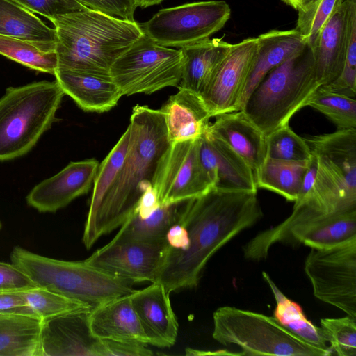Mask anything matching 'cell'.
<instances>
[{
	"instance_id": "836d02e7",
	"label": "cell",
	"mask_w": 356,
	"mask_h": 356,
	"mask_svg": "<svg viewBox=\"0 0 356 356\" xmlns=\"http://www.w3.org/2000/svg\"><path fill=\"white\" fill-rule=\"evenodd\" d=\"M330 119L338 129L356 128V101L345 95L327 91L321 86L307 102Z\"/></svg>"
},
{
	"instance_id": "f907efd6",
	"label": "cell",
	"mask_w": 356,
	"mask_h": 356,
	"mask_svg": "<svg viewBox=\"0 0 356 356\" xmlns=\"http://www.w3.org/2000/svg\"><path fill=\"white\" fill-rule=\"evenodd\" d=\"M163 0H135L137 7L145 8L152 6L158 5Z\"/></svg>"
},
{
	"instance_id": "2e32d148",
	"label": "cell",
	"mask_w": 356,
	"mask_h": 356,
	"mask_svg": "<svg viewBox=\"0 0 356 356\" xmlns=\"http://www.w3.org/2000/svg\"><path fill=\"white\" fill-rule=\"evenodd\" d=\"M99 167L95 159L70 162L56 175L35 186L27 204L41 213L55 212L90 190Z\"/></svg>"
},
{
	"instance_id": "1f68e13d",
	"label": "cell",
	"mask_w": 356,
	"mask_h": 356,
	"mask_svg": "<svg viewBox=\"0 0 356 356\" xmlns=\"http://www.w3.org/2000/svg\"><path fill=\"white\" fill-rule=\"evenodd\" d=\"M129 128L127 127L115 145L99 164L93 181V191L84 229L90 227L93 222L103 198L122 166L129 147Z\"/></svg>"
},
{
	"instance_id": "d4e9b609",
	"label": "cell",
	"mask_w": 356,
	"mask_h": 356,
	"mask_svg": "<svg viewBox=\"0 0 356 356\" xmlns=\"http://www.w3.org/2000/svg\"><path fill=\"white\" fill-rule=\"evenodd\" d=\"M232 45L219 38H208L179 48L182 54V67L178 87L200 95Z\"/></svg>"
},
{
	"instance_id": "f546056e",
	"label": "cell",
	"mask_w": 356,
	"mask_h": 356,
	"mask_svg": "<svg viewBox=\"0 0 356 356\" xmlns=\"http://www.w3.org/2000/svg\"><path fill=\"white\" fill-rule=\"evenodd\" d=\"M309 160L286 161L266 156L255 176L257 188L271 191L295 202L299 197Z\"/></svg>"
},
{
	"instance_id": "e575fe53",
	"label": "cell",
	"mask_w": 356,
	"mask_h": 356,
	"mask_svg": "<svg viewBox=\"0 0 356 356\" xmlns=\"http://www.w3.org/2000/svg\"><path fill=\"white\" fill-rule=\"evenodd\" d=\"M348 6L347 51L340 75L321 87L330 92L351 98L356 95V0H346Z\"/></svg>"
},
{
	"instance_id": "7c38bea8",
	"label": "cell",
	"mask_w": 356,
	"mask_h": 356,
	"mask_svg": "<svg viewBox=\"0 0 356 356\" xmlns=\"http://www.w3.org/2000/svg\"><path fill=\"white\" fill-rule=\"evenodd\" d=\"M200 139L172 143L163 156L152 184L161 205L197 198L213 188L200 159Z\"/></svg>"
},
{
	"instance_id": "4fadbf2b",
	"label": "cell",
	"mask_w": 356,
	"mask_h": 356,
	"mask_svg": "<svg viewBox=\"0 0 356 356\" xmlns=\"http://www.w3.org/2000/svg\"><path fill=\"white\" fill-rule=\"evenodd\" d=\"M167 241H144L114 236L84 260L90 266L131 284L154 282L163 265Z\"/></svg>"
},
{
	"instance_id": "4dcf8cb0",
	"label": "cell",
	"mask_w": 356,
	"mask_h": 356,
	"mask_svg": "<svg viewBox=\"0 0 356 356\" xmlns=\"http://www.w3.org/2000/svg\"><path fill=\"white\" fill-rule=\"evenodd\" d=\"M262 275L275 298L276 307L273 316L276 321L305 341L322 349L331 350L327 346V342L321 327L307 318L301 307L286 297L266 273L263 272Z\"/></svg>"
},
{
	"instance_id": "bcb514c9",
	"label": "cell",
	"mask_w": 356,
	"mask_h": 356,
	"mask_svg": "<svg viewBox=\"0 0 356 356\" xmlns=\"http://www.w3.org/2000/svg\"><path fill=\"white\" fill-rule=\"evenodd\" d=\"M161 204L153 188H149L141 197L134 213L142 218L150 215Z\"/></svg>"
},
{
	"instance_id": "d6986e66",
	"label": "cell",
	"mask_w": 356,
	"mask_h": 356,
	"mask_svg": "<svg viewBox=\"0 0 356 356\" xmlns=\"http://www.w3.org/2000/svg\"><path fill=\"white\" fill-rule=\"evenodd\" d=\"M54 75L65 95L84 111H108L123 96L110 74L58 68Z\"/></svg>"
},
{
	"instance_id": "83f0119b",
	"label": "cell",
	"mask_w": 356,
	"mask_h": 356,
	"mask_svg": "<svg viewBox=\"0 0 356 356\" xmlns=\"http://www.w3.org/2000/svg\"><path fill=\"white\" fill-rule=\"evenodd\" d=\"M42 319L25 314H0V356H38Z\"/></svg>"
},
{
	"instance_id": "681fc988",
	"label": "cell",
	"mask_w": 356,
	"mask_h": 356,
	"mask_svg": "<svg viewBox=\"0 0 356 356\" xmlns=\"http://www.w3.org/2000/svg\"><path fill=\"white\" fill-rule=\"evenodd\" d=\"M213 355V354H217V355H241L240 353H228L225 351H218V352H214V353H210V352H204L202 350H197L193 349H186V355Z\"/></svg>"
},
{
	"instance_id": "f6af8a7d",
	"label": "cell",
	"mask_w": 356,
	"mask_h": 356,
	"mask_svg": "<svg viewBox=\"0 0 356 356\" xmlns=\"http://www.w3.org/2000/svg\"><path fill=\"white\" fill-rule=\"evenodd\" d=\"M165 238L168 245L175 250H184L188 244L187 232L179 222L168 229Z\"/></svg>"
},
{
	"instance_id": "7402d4cb",
	"label": "cell",
	"mask_w": 356,
	"mask_h": 356,
	"mask_svg": "<svg viewBox=\"0 0 356 356\" xmlns=\"http://www.w3.org/2000/svg\"><path fill=\"white\" fill-rule=\"evenodd\" d=\"M348 6L346 0L328 19L312 49L317 81L330 83L341 73L346 57Z\"/></svg>"
},
{
	"instance_id": "816d5d0a",
	"label": "cell",
	"mask_w": 356,
	"mask_h": 356,
	"mask_svg": "<svg viewBox=\"0 0 356 356\" xmlns=\"http://www.w3.org/2000/svg\"><path fill=\"white\" fill-rule=\"evenodd\" d=\"M1 228H2V224H1V222L0 220V230L1 229Z\"/></svg>"
},
{
	"instance_id": "74e56055",
	"label": "cell",
	"mask_w": 356,
	"mask_h": 356,
	"mask_svg": "<svg viewBox=\"0 0 356 356\" xmlns=\"http://www.w3.org/2000/svg\"><path fill=\"white\" fill-rule=\"evenodd\" d=\"M344 0H317L308 8L299 11L295 30L306 45L312 49L319 34L334 11Z\"/></svg>"
},
{
	"instance_id": "b9f144b4",
	"label": "cell",
	"mask_w": 356,
	"mask_h": 356,
	"mask_svg": "<svg viewBox=\"0 0 356 356\" xmlns=\"http://www.w3.org/2000/svg\"><path fill=\"white\" fill-rule=\"evenodd\" d=\"M37 286L14 264L0 261V291L24 290Z\"/></svg>"
},
{
	"instance_id": "f35d334b",
	"label": "cell",
	"mask_w": 356,
	"mask_h": 356,
	"mask_svg": "<svg viewBox=\"0 0 356 356\" xmlns=\"http://www.w3.org/2000/svg\"><path fill=\"white\" fill-rule=\"evenodd\" d=\"M321 329L330 343L332 354L356 356V319L343 318H322Z\"/></svg>"
},
{
	"instance_id": "e0dca14e",
	"label": "cell",
	"mask_w": 356,
	"mask_h": 356,
	"mask_svg": "<svg viewBox=\"0 0 356 356\" xmlns=\"http://www.w3.org/2000/svg\"><path fill=\"white\" fill-rule=\"evenodd\" d=\"M199 156L213 188L257 192L254 173L248 163L227 144L207 131L200 139Z\"/></svg>"
},
{
	"instance_id": "ffe728a7",
	"label": "cell",
	"mask_w": 356,
	"mask_h": 356,
	"mask_svg": "<svg viewBox=\"0 0 356 356\" xmlns=\"http://www.w3.org/2000/svg\"><path fill=\"white\" fill-rule=\"evenodd\" d=\"M207 132L225 142L241 156L255 178L267 156L266 136L242 110L216 116Z\"/></svg>"
},
{
	"instance_id": "c3c4849f",
	"label": "cell",
	"mask_w": 356,
	"mask_h": 356,
	"mask_svg": "<svg viewBox=\"0 0 356 356\" xmlns=\"http://www.w3.org/2000/svg\"><path fill=\"white\" fill-rule=\"evenodd\" d=\"M298 12L305 10L317 0H281Z\"/></svg>"
},
{
	"instance_id": "8992f818",
	"label": "cell",
	"mask_w": 356,
	"mask_h": 356,
	"mask_svg": "<svg viewBox=\"0 0 356 356\" xmlns=\"http://www.w3.org/2000/svg\"><path fill=\"white\" fill-rule=\"evenodd\" d=\"M65 93L56 81L9 87L0 98V161L29 152L56 120Z\"/></svg>"
},
{
	"instance_id": "4316f807",
	"label": "cell",
	"mask_w": 356,
	"mask_h": 356,
	"mask_svg": "<svg viewBox=\"0 0 356 356\" xmlns=\"http://www.w3.org/2000/svg\"><path fill=\"white\" fill-rule=\"evenodd\" d=\"M0 35L25 40L43 51L56 50L55 29L12 0H0Z\"/></svg>"
},
{
	"instance_id": "7a4b0ae2",
	"label": "cell",
	"mask_w": 356,
	"mask_h": 356,
	"mask_svg": "<svg viewBox=\"0 0 356 356\" xmlns=\"http://www.w3.org/2000/svg\"><path fill=\"white\" fill-rule=\"evenodd\" d=\"M128 127L129 143L122 166L103 198L93 222L84 229L82 240L87 249L132 215L142 195L152 187L157 167L170 145L160 109L136 105Z\"/></svg>"
},
{
	"instance_id": "ba28073f",
	"label": "cell",
	"mask_w": 356,
	"mask_h": 356,
	"mask_svg": "<svg viewBox=\"0 0 356 356\" xmlns=\"http://www.w3.org/2000/svg\"><path fill=\"white\" fill-rule=\"evenodd\" d=\"M304 138L317 161L306 197L330 213L356 209V128Z\"/></svg>"
},
{
	"instance_id": "277c9868",
	"label": "cell",
	"mask_w": 356,
	"mask_h": 356,
	"mask_svg": "<svg viewBox=\"0 0 356 356\" xmlns=\"http://www.w3.org/2000/svg\"><path fill=\"white\" fill-rule=\"evenodd\" d=\"M318 87L313 51L306 45L266 75L242 111L266 136L289 123Z\"/></svg>"
},
{
	"instance_id": "30bf717a",
	"label": "cell",
	"mask_w": 356,
	"mask_h": 356,
	"mask_svg": "<svg viewBox=\"0 0 356 356\" xmlns=\"http://www.w3.org/2000/svg\"><path fill=\"white\" fill-rule=\"evenodd\" d=\"M230 15L225 1H197L161 9L139 26L156 44L179 49L210 38Z\"/></svg>"
},
{
	"instance_id": "7dc6e473",
	"label": "cell",
	"mask_w": 356,
	"mask_h": 356,
	"mask_svg": "<svg viewBox=\"0 0 356 356\" xmlns=\"http://www.w3.org/2000/svg\"><path fill=\"white\" fill-rule=\"evenodd\" d=\"M316 170H317L316 158L315 157V156L314 154H312V156L309 161L308 167L307 168V170H306L304 177H303L299 197L296 202L303 199L304 197L307 196L311 193V191L313 188V186H314L315 177H316Z\"/></svg>"
},
{
	"instance_id": "9c48e42d",
	"label": "cell",
	"mask_w": 356,
	"mask_h": 356,
	"mask_svg": "<svg viewBox=\"0 0 356 356\" xmlns=\"http://www.w3.org/2000/svg\"><path fill=\"white\" fill-rule=\"evenodd\" d=\"M182 54L143 35L113 63L109 73L123 95L151 94L179 86Z\"/></svg>"
},
{
	"instance_id": "f1b7e54d",
	"label": "cell",
	"mask_w": 356,
	"mask_h": 356,
	"mask_svg": "<svg viewBox=\"0 0 356 356\" xmlns=\"http://www.w3.org/2000/svg\"><path fill=\"white\" fill-rule=\"evenodd\" d=\"M188 200L160 205L145 218L133 213L115 236L152 242L166 241L168 229L179 222Z\"/></svg>"
},
{
	"instance_id": "60d3db41",
	"label": "cell",
	"mask_w": 356,
	"mask_h": 356,
	"mask_svg": "<svg viewBox=\"0 0 356 356\" xmlns=\"http://www.w3.org/2000/svg\"><path fill=\"white\" fill-rule=\"evenodd\" d=\"M88 8L121 19L134 20L135 0H77Z\"/></svg>"
},
{
	"instance_id": "ee69618b",
	"label": "cell",
	"mask_w": 356,
	"mask_h": 356,
	"mask_svg": "<svg viewBox=\"0 0 356 356\" xmlns=\"http://www.w3.org/2000/svg\"><path fill=\"white\" fill-rule=\"evenodd\" d=\"M9 313L36 316L28 306L23 290L0 291V314Z\"/></svg>"
},
{
	"instance_id": "3957f363",
	"label": "cell",
	"mask_w": 356,
	"mask_h": 356,
	"mask_svg": "<svg viewBox=\"0 0 356 356\" xmlns=\"http://www.w3.org/2000/svg\"><path fill=\"white\" fill-rule=\"evenodd\" d=\"M49 21L56 33L55 51L61 69L110 74L114 61L144 35L135 20L90 8Z\"/></svg>"
},
{
	"instance_id": "6da1fadb",
	"label": "cell",
	"mask_w": 356,
	"mask_h": 356,
	"mask_svg": "<svg viewBox=\"0 0 356 356\" xmlns=\"http://www.w3.org/2000/svg\"><path fill=\"white\" fill-rule=\"evenodd\" d=\"M257 192L212 188L189 200L179 222L186 229V249L168 245L154 282L171 292L197 286L211 257L227 243L261 218Z\"/></svg>"
},
{
	"instance_id": "ac0fdd59",
	"label": "cell",
	"mask_w": 356,
	"mask_h": 356,
	"mask_svg": "<svg viewBox=\"0 0 356 356\" xmlns=\"http://www.w3.org/2000/svg\"><path fill=\"white\" fill-rule=\"evenodd\" d=\"M158 282L131 294L132 306L139 318L149 344L169 348L176 342L178 322L170 297Z\"/></svg>"
},
{
	"instance_id": "cb8c5ba5",
	"label": "cell",
	"mask_w": 356,
	"mask_h": 356,
	"mask_svg": "<svg viewBox=\"0 0 356 356\" xmlns=\"http://www.w3.org/2000/svg\"><path fill=\"white\" fill-rule=\"evenodd\" d=\"M257 38V51L243 92L240 110L270 70L306 47L300 35L294 29L287 31L271 30Z\"/></svg>"
},
{
	"instance_id": "8d00e7d4",
	"label": "cell",
	"mask_w": 356,
	"mask_h": 356,
	"mask_svg": "<svg viewBox=\"0 0 356 356\" xmlns=\"http://www.w3.org/2000/svg\"><path fill=\"white\" fill-rule=\"evenodd\" d=\"M28 306L42 319L92 308L81 302L67 298L42 287L23 290Z\"/></svg>"
},
{
	"instance_id": "5b68a950",
	"label": "cell",
	"mask_w": 356,
	"mask_h": 356,
	"mask_svg": "<svg viewBox=\"0 0 356 356\" xmlns=\"http://www.w3.org/2000/svg\"><path fill=\"white\" fill-rule=\"evenodd\" d=\"M10 261L37 286L85 303L92 309L136 291L130 282L101 271L85 261L52 259L19 246L13 249Z\"/></svg>"
},
{
	"instance_id": "f5cc1de1",
	"label": "cell",
	"mask_w": 356,
	"mask_h": 356,
	"mask_svg": "<svg viewBox=\"0 0 356 356\" xmlns=\"http://www.w3.org/2000/svg\"><path fill=\"white\" fill-rule=\"evenodd\" d=\"M77 1V0H76Z\"/></svg>"
},
{
	"instance_id": "d590c367",
	"label": "cell",
	"mask_w": 356,
	"mask_h": 356,
	"mask_svg": "<svg viewBox=\"0 0 356 356\" xmlns=\"http://www.w3.org/2000/svg\"><path fill=\"white\" fill-rule=\"evenodd\" d=\"M267 156L286 161H308L312 153L304 138L296 134L289 123L266 135Z\"/></svg>"
},
{
	"instance_id": "7bdbcfd3",
	"label": "cell",
	"mask_w": 356,
	"mask_h": 356,
	"mask_svg": "<svg viewBox=\"0 0 356 356\" xmlns=\"http://www.w3.org/2000/svg\"><path fill=\"white\" fill-rule=\"evenodd\" d=\"M105 356H150L152 351L146 344L135 341L103 340Z\"/></svg>"
},
{
	"instance_id": "ab89813d",
	"label": "cell",
	"mask_w": 356,
	"mask_h": 356,
	"mask_svg": "<svg viewBox=\"0 0 356 356\" xmlns=\"http://www.w3.org/2000/svg\"><path fill=\"white\" fill-rule=\"evenodd\" d=\"M29 11L49 20L60 15L88 8L76 0H12Z\"/></svg>"
},
{
	"instance_id": "52a82bcc",
	"label": "cell",
	"mask_w": 356,
	"mask_h": 356,
	"mask_svg": "<svg viewBox=\"0 0 356 356\" xmlns=\"http://www.w3.org/2000/svg\"><path fill=\"white\" fill-rule=\"evenodd\" d=\"M213 338L241 348V355L327 356L331 350L314 346L280 325L274 317L234 307L213 314Z\"/></svg>"
},
{
	"instance_id": "484cf974",
	"label": "cell",
	"mask_w": 356,
	"mask_h": 356,
	"mask_svg": "<svg viewBox=\"0 0 356 356\" xmlns=\"http://www.w3.org/2000/svg\"><path fill=\"white\" fill-rule=\"evenodd\" d=\"M356 237V209L329 213L293 229L286 243L331 247Z\"/></svg>"
},
{
	"instance_id": "9a60e30c",
	"label": "cell",
	"mask_w": 356,
	"mask_h": 356,
	"mask_svg": "<svg viewBox=\"0 0 356 356\" xmlns=\"http://www.w3.org/2000/svg\"><path fill=\"white\" fill-rule=\"evenodd\" d=\"M90 310L42 319L38 356H105L103 341L90 329Z\"/></svg>"
},
{
	"instance_id": "d6a6232c",
	"label": "cell",
	"mask_w": 356,
	"mask_h": 356,
	"mask_svg": "<svg viewBox=\"0 0 356 356\" xmlns=\"http://www.w3.org/2000/svg\"><path fill=\"white\" fill-rule=\"evenodd\" d=\"M0 54L32 70L54 74L58 69L56 51H46L33 44L0 35Z\"/></svg>"
},
{
	"instance_id": "603a6c76",
	"label": "cell",
	"mask_w": 356,
	"mask_h": 356,
	"mask_svg": "<svg viewBox=\"0 0 356 356\" xmlns=\"http://www.w3.org/2000/svg\"><path fill=\"white\" fill-rule=\"evenodd\" d=\"M89 321L92 334L99 339L135 341L149 344L132 306L131 294L92 308Z\"/></svg>"
},
{
	"instance_id": "5bb4252c",
	"label": "cell",
	"mask_w": 356,
	"mask_h": 356,
	"mask_svg": "<svg viewBox=\"0 0 356 356\" xmlns=\"http://www.w3.org/2000/svg\"><path fill=\"white\" fill-rule=\"evenodd\" d=\"M258 42L248 38L232 47L200 95L211 118L240 111L243 92L253 65Z\"/></svg>"
},
{
	"instance_id": "44dd1931",
	"label": "cell",
	"mask_w": 356,
	"mask_h": 356,
	"mask_svg": "<svg viewBox=\"0 0 356 356\" xmlns=\"http://www.w3.org/2000/svg\"><path fill=\"white\" fill-rule=\"evenodd\" d=\"M160 108L170 144L201 138L207 131L211 116L200 95L180 87Z\"/></svg>"
},
{
	"instance_id": "8fae6325",
	"label": "cell",
	"mask_w": 356,
	"mask_h": 356,
	"mask_svg": "<svg viewBox=\"0 0 356 356\" xmlns=\"http://www.w3.org/2000/svg\"><path fill=\"white\" fill-rule=\"evenodd\" d=\"M304 268L316 298L356 319V237L312 248Z\"/></svg>"
}]
</instances>
